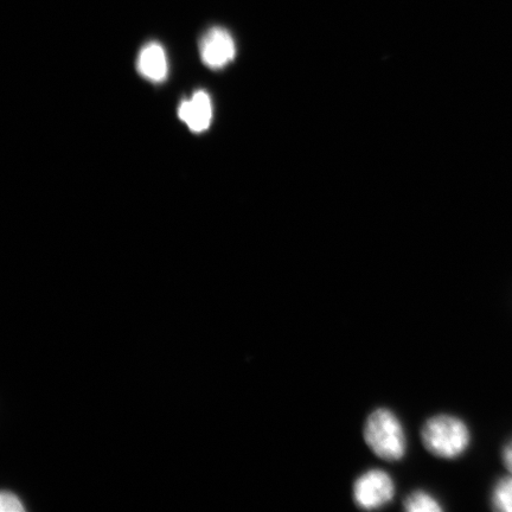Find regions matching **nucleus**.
<instances>
[{"mask_svg":"<svg viewBox=\"0 0 512 512\" xmlns=\"http://www.w3.org/2000/svg\"><path fill=\"white\" fill-rule=\"evenodd\" d=\"M422 444L435 457L456 459L470 446L469 427L457 416L441 414L428 419L421 430Z\"/></svg>","mask_w":512,"mask_h":512,"instance_id":"obj_1","label":"nucleus"},{"mask_svg":"<svg viewBox=\"0 0 512 512\" xmlns=\"http://www.w3.org/2000/svg\"><path fill=\"white\" fill-rule=\"evenodd\" d=\"M364 440L377 457L399 462L406 456L407 439L400 419L390 409L379 408L364 425Z\"/></svg>","mask_w":512,"mask_h":512,"instance_id":"obj_2","label":"nucleus"},{"mask_svg":"<svg viewBox=\"0 0 512 512\" xmlns=\"http://www.w3.org/2000/svg\"><path fill=\"white\" fill-rule=\"evenodd\" d=\"M395 483L388 472L373 469L362 473L352 486V497L358 508L377 510L393 501Z\"/></svg>","mask_w":512,"mask_h":512,"instance_id":"obj_3","label":"nucleus"},{"mask_svg":"<svg viewBox=\"0 0 512 512\" xmlns=\"http://www.w3.org/2000/svg\"><path fill=\"white\" fill-rule=\"evenodd\" d=\"M200 54L210 69H222L235 59L236 47L232 35L226 29L213 28L207 31L200 43Z\"/></svg>","mask_w":512,"mask_h":512,"instance_id":"obj_4","label":"nucleus"},{"mask_svg":"<svg viewBox=\"0 0 512 512\" xmlns=\"http://www.w3.org/2000/svg\"><path fill=\"white\" fill-rule=\"evenodd\" d=\"M178 117L192 132L207 131L213 119V106L209 94L197 91L190 100H184L179 106Z\"/></svg>","mask_w":512,"mask_h":512,"instance_id":"obj_5","label":"nucleus"},{"mask_svg":"<svg viewBox=\"0 0 512 512\" xmlns=\"http://www.w3.org/2000/svg\"><path fill=\"white\" fill-rule=\"evenodd\" d=\"M137 69L144 79L163 82L168 78L169 70L164 48L157 42L147 43L138 55Z\"/></svg>","mask_w":512,"mask_h":512,"instance_id":"obj_6","label":"nucleus"},{"mask_svg":"<svg viewBox=\"0 0 512 512\" xmlns=\"http://www.w3.org/2000/svg\"><path fill=\"white\" fill-rule=\"evenodd\" d=\"M403 505L408 512H440L444 510L438 499L424 490L412 492L405 499Z\"/></svg>","mask_w":512,"mask_h":512,"instance_id":"obj_7","label":"nucleus"},{"mask_svg":"<svg viewBox=\"0 0 512 512\" xmlns=\"http://www.w3.org/2000/svg\"><path fill=\"white\" fill-rule=\"evenodd\" d=\"M492 508L501 512H512V477L499 480L491 497Z\"/></svg>","mask_w":512,"mask_h":512,"instance_id":"obj_8","label":"nucleus"},{"mask_svg":"<svg viewBox=\"0 0 512 512\" xmlns=\"http://www.w3.org/2000/svg\"><path fill=\"white\" fill-rule=\"evenodd\" d=\"M0 510L4 512H23V504L21 499L11 492H3L0 496Z\"/></svg>","mask_w":512,"mask_h":512,"instance_id":"obj_9","label":"nucleus"},{"mask_svg":"<svg viewBox=\"0 0 512 512\" xmlns=\"http://www.w3.org/2000/svg\"><path fill=\"white\" fill-rule=\"evenodd\" d=\"M503 462L505 464V467H507V469L509 470V472L512 473V440L504 448Z\"/></svg>","mask_w":512,"mask_h":512,"instance_id":"obj_10","label":"nucleus"}]
</instances>
